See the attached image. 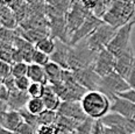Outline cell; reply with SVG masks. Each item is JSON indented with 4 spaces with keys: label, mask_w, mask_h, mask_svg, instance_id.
<instances>
[{
    "label": "cell",
    "mask_w": 135,
    "mask_h": 134,
    "mask_svg": "<svg viewBox=\"0 0 135 134\" xmlns=\"http://www.w3.org/2000/svg\"><path fill=\"white\" fill-rule=\"evenodd\" d=\"M81 107L89 118L101 120L111 112V98L101 91H89L80 100Z\"/></svg>",
    "instance_id": "6da1fadb"
},
{
    "label": "cell",
    "mask_w": 135,
    "mask_h": 134,
    "mask_svg": "<svg viewBox=\"0 0 135 134\" xmlns=\"http://www.w3.org/2000/svg\"><path fill=\"white\" fill-rule=\"evenodd\" d=\"M103 21L114 27L115 29L121 28L129 22L135 21V5L132 1L115 0L108 7Z\"/></svg>",
    "instance_id": "7a4b0ae2"
},
{
    "label": "cell",
    "mask_w": 135,
    "mask_h": 134,
    "mask_svg": "<svg viewBox=\"0 0 135 134\" xmlns=\"http://www.w3.org/2000/svg\"><path fill=\"white\" fill-rule=\"evenodd\" d=\"M97 52L89 47L86 40L80 41L75 46H70L69 52V70H80L93 66Z\"/></svg>",
    "instance_id": "3957f363"
},
{
    "label": "cell",
    "mask_w": 135,
    "mask_h": 134,
    "mask_svg": "<svg viewBox=\"0 0 135 134\" xmlns=\"http://www.w3.org/2000/svg\"><path fill=\"white\" fill-rule=\"evenodd\" d=\"M91 14H92V12L84 6L80 0H74L71 8H70V11L68 12V14L65 16L69 44H70V41H71V37L74 36V34L83 26L85 20Z\"/></svg>",
    "instance_id": "277c9868"
},
{
    "label": "cell",
    "mask_w": 135,
    "mask_h": 134,
    "mask_svg": "<svg viewBox=\"0 0 135 134\" xmlns=\"http://www.w3.org/2000/svg\"><path fill=\"white\" fill-rule=\"evenodd\" d=\"M117 30L118 29H115L114 27L109 26L108 23L103 21V23L86 39V42H88L90 48L98 54L101 50L107 49L108 44L112 41V39L114 37Z\"/></svg>",
    "instance_id": "5b68a950"
},
{
    "label": "cell",
    "mask_w": 135,
    "mask_h": 134,
    "mask_svg": "<svg viewBox=\"0 0 135 134\" xmlns=\"http://www.w3.org/2000/svg\"><path fill=\"white\" fill-rule=\"evenodd\" d=\"M134 26H135V21H132L117 30L114 37L112 39V41L109 42L107 47V50L111 51L114 56L122 54L123 51H126L128 48L132 47L131 37Z\"/></svg>",
    "instance_id": "8992f818"
},
{
    "label": "cell",
    "mask_w": 135,
    "mask_h": 134,
    "mask_svg": "<svg viewBox=\"0 0 135 134\" xmlns=\"http://www.w3.org/2000/svg\"><path fill=\"white\" fill-rule=\"evenodd\" d=\"M129 89H132V88L129 86L127 80L115 71L105 77H101L100 91L104 92L105 94H107L109 98H111V100L114 96L121 93V92L127 91Z\"/></svg>",
    "instance_id": "52a82bcc"
},
{
    "label": "cell",
    "mask_w": 135,
    "mask_h": 134,
    "mask_svg": "<svg viewBox=\"0 0 135 134\" xmlns=\"http://www.w3.org/2000/svg\"><path fill=\"white\" fill-rule=\"evenodd\" d=\"M62 82L66 88V94L62 102H80L83 97L89 92L76 80L75 75L71 70H64Z\"/></svg>",
    "instance_id": "ba28073f"
},
{
    "label": "cell",
    "mask_w": 135,
    "mask_h": 134,
    "mask_svg": "<svg viewBox=\"0 0 135 134\" xmlns=\"http://www.w3.org/2000/svg\"><path fill=\"white\" fill-rule=\"evenodd\" d=\"M72 72L75 75L76 80L88 91H100L101 77L93 70L92 66L86 69H80V70H75Z\"/></svg>",
    "instance_id": "9c48e42d"
},
{
    "label": "cell",
    "mask_w": 135,
    "mask_h": 134,
    "mask_svg": "<svg viewBox=\"0 0 135 134\" xmlns=\"http://www.w3.org/2000/svg\"><path fill=\"white\" fill-rule=\"evenodd\" d=\"M92 68L100 77L107 76L115 71V56L107 49L101 50L97 54Z\"/></svg>",
    "instance_id": "30bf717a"
},
{
    "label": "cell",
    "mask_w": 135,
    "mask_h": 134,
    "mask_svg": "<svg viewBox=\"0 0 135 134\" xmlns=\"http://www.w3.org/2000/svg\"><path fill=\"white\" fill-rule=\"evenodd\" d=\"M134 65H135V55L133 47L128 48L122 54L115 56V72H118L126 80H127L132 70H133Z\"/></svg>",
    "instance_id": "8fae6325"
},
{
    "label": "cell",
    "mask_w": 135,
    "mask_h": 134,
    "mask_svg": "<svg viewBox=\"0 0 135 134\" xmlns=\"http://www.w3.org/2000/svg\"><path fill=\"white\" fill-rule=\"evenodd\" d=\"M101 23H103V20L99 18H97V16L92 13V14L85 20V22L83 23V26H81L80 28L74 34V36L71 37L70 46H75V44L79 43L80 41L86 40V39H88Z\"/></svg>",
    "instance_id": "7c38bea8"
},
{
    "label": "cell",
    "mask_w": 135,
    "mask_h": 134,
    "mask_svg": "<svg viewBox=\"0 0 135 134\" xmlns=\"http://www.w3.org/2000/svg\"><path fill=\"white\" fill-rule=\"evenodd\" d=\"M57 113L60 116L76 119L78 121H83L88 118V116L81 107L80 102H62Z\"/></svg>",
    "instance_id": "4fadbf2b"
},
{
    "label": "cell",
    "mask_w": 135,
    "mask_h": 134,
    "mask_svg": "<svg viewBox=\"0 0 135 134\" xmlns=\"http://www.w3.org/2000/svg\"><path fill=\"white\" fill-rule=\"evenodd\" d=\"M1 128L9 132H18L19 128L23 125L25 120L22 118L20 111H5L1 112Z\"/></svg>",
    "instance_id": "5bb4252c"
},
{
    "label": "cell",
    "mask_w": 135,
    "mask_h": 134,
    "mask_svg": "<svg viewBox=\"0 0 135 134\" xmlns=\"http://www.w3.org/2000/svg\"><path fill=\"white\" fill-rule=\"evenodd\" d=\"M111 112L120 114L127 119L135 120V104L131 103L127 99L120 98L118 96H114L112 98Z\"/></svg>",
    "instance_id": "9a60e30c"
},
{
    "label": "cell",
    "mask_w": 135,
    "mask_h": 134,
    "mask_svg": "<svg viewBox=\"0 0 135 134\" xmlns=\"http://www.w3.org/2000/svg\"><path fill=\"white\" fill-rule=\"evenodd\" d=\"M74 0H47L46 13L47 16H66L72 6Z\"/></svg>",
    "instance_id": "2e32d148"
},
{
    "label": "cell",
    "mask_w": 135,
    "mask_h": 134,
    "mask_svg": "<svg viewBox=\"0 0 135 134\" xmlns=\"http://www.w3.org/2000/svg\"><path fill=\"white\" fill-rule=\"evenodd\" d=\"M69 52L70 44L56 40V49L52 55H50V60L51 62L62 66L64 70H69Z\"/></svg>",
    "instance_id": "e0dca14e"
},
{
    "label": "cell",
    "mask_w": 135,
    "mask_h": 134,
    "mask_svg": "<svg viewBox=\"0 0 135 134\" xmlns=\"http://www.w3.org/2000/svg\"><path fill=\"white\" fill-rule=\"evenodd\" d=\"M30 97L28 92H23L20 90H16L11 92L9 98L7 102V107L11 111H21L26 108V106L29 102Z\"/></svg>",
    "instance_id": "ac0fdd59"
},
{
    "label": "cell",
    "mask_w": 135,
    "mask_h": 134,
    "mask_svg": "<svg viewBox=\"0 0 135 134\" xmlns=\"http://www.w3.org/2000/svg\"><path fill=\"white\" fill-rule=\"evenodd\" d=\"M0 22H1L2 28L6 29L15 30L19 27V22L15 13L4 4H1V7H0Z\"/></svg>",
    "instance_id": "d6986e66"
},
{
    "label": "cell",
    "mask_w": 135,
    "mask_h": 134,
    "mask_svg": "<svg viewBox=\"0 0 135 134\" xmlns=\"http://www.w3.org/2000/svg\"><path fill=\"white\" fill-rule=\"evenodd\" d=\"M42 100H43L47 110L55 111V112H57L61 104H62L61 98L56 94V92L52 90V88H51V85L50 84H47L46 88H44V92H43V96H42Z\"/></svg>",
    "instance_id": "ffe728a7"
},
{
    "label": "cell",
    "mask_w": 135,
    "mask_h": 134,
    "mask_svg": "<svg viewBox=\"0 0 135 134\" xmlns=\"http://www.w3.org/2000/svg\"><path fill=\"white\" fill-rule=\"evenodd\" d=\"M44 71H46V75L48 78V84H51V85L57 84V83H61L62 79H63L64 69L54 62L48 63L44 66Z\"/></svg>",
    "instance_id": "44dd1931"
},
{
    "label": "cell",
    "mask_w": 135,
    "mask_h": 134,
    "mask_svg": "<svg viewBox=\"0 0 135 134\" xmlns=\"http://www.w3.org/2000/svg\"><path fill=\"white\" fill-rule=\"evenodd\" d=\"M27 77L33 83H41L43 85L48 84V78H47L46 71H44V66L37 65V64H34V63L29 64Z\"/></svg>",
    "instance_id": "7402d4cb"
},
{
    "label": "cell",
    "mask_w": 135,
    "mask_h": 134,
    "mask_svg": "<svg viewBox=\"0 0 135 134\" xmlns=\"http://www.w3.org/2000/svg\"><path fill=\"white\" fill-rule=\"evenodd\" d=\"M81 121H78L76 119L68 118V117L60 116L57 113V119H56L55 125L60 128L61 132H76L77 127L79 126Z\"/></svg>",
    "instance_id": "603a6c76"
},
{
    "label": "cell",
    "mask_w": 135,
    "mask_h": 134,
    "mask_svg": "<svg viewBox=\"0 0 135 134\" xmlns=\"http://www.w3.org/2000/svg\"><path fill=\"white\" fill-rule=\"evenodd\" d=\"M35 48L50 56V55H52V52H54L56 49V40H54V39L50 37V36L43 37L42 40H40L35 44Z\"/></svg>",
    "instance_id": "cb8c5ba5"
},
{
    "label": "cell",
    "mask_w": 135,
    "mask_h": 134,
    "mask_svg": "<svg viewBox=\"0 0 135 134\" xmlns=\"http://www.w3.org/2000/svg\"><path fill=\"white\" fill-rule=\"evenodd\" d=\"M26 108L34 116H40L42 112H44L47 110L42 98H30Z\"/></svg>",
    "instance_id": "d4e9b609"
},
{
    "label": "cell",
    "mask_w": 135,
    "mask_h": 134,
    "mask_svg": "<svg viewBox=\"0 0 135 134\" xmlns=\"http://www.w3.org/2000/svg\"><path fill=\"white\" fill-rule=\"evenodd\" d=\"M57 119V112L55 111L46 110L44 112H42L40 116H37L38 125H54Z\"/></svg>",
    "instance_id": "484cf974"
},
{
    "label": "cell",
    "mask_w": 135,
    "mask_h": 134,
    "mask_svg": "<svg viewBox=\"0 0 135 134\" xmlns=\"http://www.w3.org/2000/svg\"><path fill=\"white\" fill-rule=\"evenodd\" d=\"M94 119L92 118H86L85 120L79 124V126L76 130V134H92L93 132V125H94Z\"/></svg>",
    "instance_id": "4316f807"
},
{
    "label": "cell",
    "mask_w": 135,
    "mask_h": 134,
    "mask_svg": "<svg viewBox=\"0 0 135 134\" xmlns=\"http://www.w3.org/2000/svg\"><path fill=\"white\" fill-rule=\"evenodd\" d=\"M28 68H29V64L26 63V62L14 63L12 65V76H14L15 78H20V77L27 76Z\"/></svg>",
    "instance_id": "83f0119b"
},
{
    "label": "cell",
    "mask_w": 135,
    "mask_h": 134,
    "mask_svg": "<svg viewBox=\"0 0 135 134\" xmlns=\"http://www.w3.org/2000/svg\"><path fill=\"white\" fill-rule=\"evenodd\" d=\"M44 88L46 85L41 84V83H30L29 88H28V94L30 98H42L44 92Z\"/></svg>",
    "instance_id": "f1b7e54d"
},
{
    "label": "cell",
    "mask_w": 135,
    "mask_h": 134,
    "mask_svg": "<svg viewBox=\"0 0 135 134\" xmlns=\"http://www.w3.org/2000/svg\"><path fill=\"white\" fill-rule=\"evenodd\" d=\"M50 62H51V60H50L49 55L44 54L43 51L37 50L35 48V51H34V55H33V63L34 64H37V65H41V66H46L47 64Z\"/></svg>",
    "instance_id": "f546056e"
},
{
    "label": "cell",
    "mask_w": 135,
    "mask_h": 134,
    "mask_svg": "<svg viewBox=\"0 0 135 134\" xmlns=\"http://www.w3.org/2000/svg\"><path fill=\"white\" fill-rule=\"evenodd\" d=\"M20 113H21L22 118H23V120H25V122H26V124H29V125H32V126H34V127L38 128L40 125H38L37 116H34V114H32L29 111L27 110V108H23V110H21Z\"/></svg>",
    "instance_id": "4dcf8cb0"
},
{
    "label": "cell",
    "mask_w": 135,
    "mask_h": 134,
    "mask_svg": "<svg viewBox=\"0 0 135 134\" xmlns=\"http://www.w3.org/2000/svg\"><path fill=\"white\" fill-rule=\"evenodd\" d=\"M60 128L56 125H41L37 128V134H60Z\"/></svg>",
    "instance_id": "1f68e13d"
},
{
    "label": "cell",
    "mask_w": 135,
    "mask_h": 134,
    "mask_svg": "<svg viewBox=\"0 0 135 134\" xmlns=\"http://www.w3.org/2000/svg\"><path fill=\"white\" fill-rule=\"evenodd\" d=\"M30 79L28 78L27 76L25 77H20V78H15V84H16V89L20 91H23V92H27L28 91V88L30 85Z\"/></svg>",
    "instance_id": "d6a6232c"
},
{
    "label": "cell",
    "mask_w": 135,
    "mask_h": 134,
    "mask_svg": "<svg viewBox=\"0 0 135 134\" xmlns=\"http://www.w3.org/2000/svg\"><path fill=\"white\" fill-rule=\"evenodd\" d=\"M12 75V64L0 61V79H5Z\"/></svg>",
    "instance_id": "836d02e7"
},
{
    "label": "cell",
    "mask_w": 135,
    "mask_h": 134,
    "mask_svg": "<svg viewBox=\"0 0 135 134\" xmlns=\"http://www.w3.org/2000/svg\"><path fill=\"white\" fill-rule=\"evenodd\" d=\"M1 84L6 86L9 92H13V91L18 90V89H16V84H15V77L12 76V75H11V76H8L7 78H5V79H2L1 80Z\"/></svg>",
    "instance_id": "e575fe53"
},
{
    "label": "cell",
    "mask_w": 135,
    "mask_h": 134,
    "mask_svg": "<svg viewBox=\"0 0 135 134\" xmlns=\"http://www.w3.org/2000/svg\"><path fill=\"white\" fill-rule=\"evenodd\" d=\"M16 133H19V134H37V128L32 126V125H29V124L23 122V125L19 128V131Z\"/></svg>",
    "instance_id": "d590c367"
},
{
    "label": "cell",
    "mask_w": 135,
    "mask_h": 134,
    "mask_svg": "<svg viewBox=\"0 0 135 134\" xmlns=\"http://www.w3.org/2000/svg\"><path fill=\"white\" fill-rule=\"evenodd\" d=\"M117 96L120 97V98L127 99V100H129L131 103L135 104V89H129V90L125 91V92H121V93L117 94Z\"/></svg>",
    "instance_id": "8d00e7d4"
},
{
    "label": "cell",
    "mask_w": 135,
    "mask_h": 134,
    "mask_svg": "<svg viewBox=\"0 0 135 134\" xmlns=\"http://www.w3.org/2000/svg\"><path fill=\"white\" fill-rule=\"evenodd\" d=\"M11 92L8 91V89L5 85H0V100H1V104H7L8 98H9Z\"/></svg>",
    "instance_id": "74e56055"
},
{
    "label": "cell",
    "mask_w": 135,
    "mask_h": 134,
    "mask_svg": "<svg viewBox=\"0 0 135 134\" xmlns=\"http://www.w3.org/2000/svg\"><path fill=\"white\" fill-rule=\"evenodd\" d=\"M127 82L132 89H135V65H134L133 70H132V72L129 74V76L127 78Z\"/></svg>",
    "instance_id": "f35d334b"
},
{
    "label": "cell",
    "mask_w": 135,
    "mask_h": 134,
    "mask_svg": "<svg viewBox=\"0 0 135 134\" xmlns=\"http://www.w3.org/2000/svg\"><path fill=\"white\" fill-rule=\"evenodd\" d=\"M103 134H119L114 128L112 127H107L105 125H103Z\"/></svg>",
    "instance_id": "ab89813d"
},
{
    "label": "cell",
    "mask_w": 135,
    "mask_h": 134,
    "mask_svg": "<svg viewBox=\"0 0 135 134\" xmlns=\"http://www.w3.org/2000/svg\"><path fill=\"white\" fill-rule=\"evenodd\" d=\"M28 5H46L47 0H26Z\"/></svg>",
    "instance_id": "60d3db41"
},
{
    "label": "cell",
    "mask_w": 135,
    "mask_h": 134,
    "mask_svg": "<svg viewBox=\"0 0 135 134\" xmlns=\"http://www.w3.org/2000/svg\"><path fill=\"white\" fill-rule=\"evenodd\" d=\"M0 134H19V133H16V132H9V131L2 130V128H1V132H0Z\"/></svg>",
    "instance_id": "b9f144b4"
},
{
    "label": "cell",
    "mask_w": 135,
    "mask_h": 134,
    "mask_svg": "<svg viewBox=\"0 0 135 134\" xmlns=\"http://www.w3.org/2000/svg\"><path fill=\"white\" fill-rule=\"evenodd\" d=\"M60 134H76V132H60Z\"/></svg>",
    "instance_id": "7bdbcfd3"
},
{
    "label": "cell",
    "mask_w": 135,
    "mask_h": 134,
    "mask_svg": "<svg viewBox=\"0 0 135 134\" xmlns=\"http://www.w3.org/2000/svg\"><path fill=\"white\" fill-rule=\"evenodd\" d=\"M133 134H135V133H133Z\"/></svg>",
    "instance_id": "ee69618b"
}]
</instances>
